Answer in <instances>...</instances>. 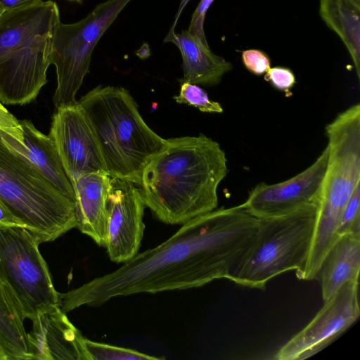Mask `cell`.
Listing matches in <instances>:
<instances>
[{
  "label": "cell",
  "mask_w": 360,
  "mask_h": 360,
  "mask_svg": "<svg viewBox=\"0 0 360 360\" xmlns=\"http://www.w3.org/2000/svg\"><path fill=\"white\" fill-rule=\"evenodd\" d=\"M259 226L260 219L242 204L198 215L116 270L58 292L59 307L67 314L120 296L198 288L228 279L251 248Z\"/></svg>",
  "instance_id": "1"
},
{
  "label": "cell",
  "mask_w": 360,
  "mask_h": 360,
  "mask_svg": "<svg viewBox=\"0 0 360 360\" xmlns=\"http://www.w3.org/2000/svg\"><path fill=\"white\" fill-rule=\"evenodd\" d=\"M227 173L217 141L202 134L171 138L145 167L139 191L157 219L182 225L217 208V188Z\"/></svg>",
  "instance_id": "2"
},
{
  "label": "cell",
  "mask_w": 360,
  "mask_h": 360,
  "mask_svg": "<svg viewBox=\"0 0 360 360\" xmlns=\"http://www.w3.org/2000/svg\"><path fill=\"white\" fill-rule=\"evenodd\" d=\"M59 9L52 1L0 15V102L24 105L46 84Z\"/></svg>",
  "instance_id": "3"
},
{
  "label": "cell",
  "mask_w": 360,
  "mask_h": 360,
  "mask_svg": "<svg viewBox=\"0 0 360 360\" xmlns=\"http://www.w3.org/2000/svg\"><path fill=\"white\" fill-rule=\"evenodd\" d=\"M77 103L92 128L107 174L140 185L145 167L166 139L147 125L137 103L123 87L99 85Z\"/></svg>",
  "instance_id": "4"
},
{
  "label": "cell",
  "mask_w": 360,
  "mask_h": 360,
  "mask_svg": "<svg viewBox=\"0 0 360 360\" xmlns=\"http://www.w3.org/2000/svg\"><path fill=\"white\" fill-rule=\"evenodd\" d=\"M328 162L323 181L312 241L300 280H317L321 263L338 239L345 205L360 184V104L351 105L326 124Z\"/></svg>",
  "instance_id": "5"
},
{
  "label": "cell",
  "mask_w": 360,
  "mask_h": 360,
  "mask_svg": "<svg viewBox=\"0 0 360 360\" xmlns=\"http://www.w3.org/2000/svg\"><path fill=\"white\" fill-rule=\"evenodd\" d=\"M0 199L40 243L77 227L75 203L0 135Z\"/></svg>",
  "instance_id": "6"
},
{
  "label": "cell",
  "mask_w": 360,
  "mask_h": 360,
  "mask_svg": "<svg viewBox=\"0 0 360 360\" xmlns=\"http://www.w3.org/2000/svg\"><path fill=\"white\" fill-rule=\"evenodd\" d=\"M318 207L319 203H311L283 215L260 219L253 244L228 279L265 290L273 278L300 271L309 252Z\"/></svg>",
  "instance_id": "7"
},
{
  "label": "cell",
  "mask_w": 360,
  "mask_h": 360,
  "mask_svg": "<svg viewBox=\"0 0 360 360\" xmlns=\"http://www.w3.org/2000/svg\"><path fill=\"white\" fill-rule=\"evenodd\" d=\"M37 236L24 226H0V276L11 290L24 319L58 305Z\"/></svg>",
  "instance_id": "8"
},
{
  "label": "cell",
  "mask_w": 360,
  "mask_h": 360,
  "mask_svg": "<svg viewBox=\"0 0 360 360\" xmlns=\"http://www.w3.org/2000/svg\"><path fill=\"white\" fill-rule=\"evenodd\" d=\"M131 1L108 0L96 5L77 22L58 24L51 55V64L55 65L57 76L53 97L56 108L77 102L76 94L89 72L95 46Z\"/></svg>",
  "instance_id": "9"
},
{
  "label": "cell",
  "mask_w": 360,
  "mask_h": 360,
  "mask_svg": "<svg viewBox=\"0 0 360 360\" xmlns=\"http://www.w3.org/2000/svg\"><path fill=\"white\" fill-rule=\"evenodd\" d=\"M359 281L344 284L300 331L281 346L276 360L309 358L328 346L359 318Z\"/></svg>",
  "instance_id": "10"
},
{
  "label": "cell",
  "mask_w": 360,
  "mask_h": 360,
  "mask_svg": "<svg viewBox=\"0 0 360 360\" xmlns=\"http://www.w3.org/2000/svg\"><path fill=\"white\" fill-rule=\"evenodd\" d=\"M328 157L327 145L309 167L293 177L274 184H257L242 205L255 217L266 219L319 203Z\"/></svg>",
  "instance_id": "11"
},
{
  "label": "cell",
  "mask_w": 360,
  "mask_h": 360,
  "mask_svg": "<svg viewBox=\"0 0 360 360\" xmlns=\"http://www.w3.org/2000/svg\"><path fill=\"white\" fill-rule=\"evenodd\" d=\"M49 135L70 181L86 173L107 174L96 136L77 102L57 108Z\"/></svg>",
  "instance_id": "12"
},
{
  "label": "cell",
  "mask_w": 360,
  "mask_h": 360,
  "mask_svg": "<svg viewBox=\"0 0 360 360\" xmlns=\"http://www.w3.org/2000/svg\"><path fill=\"white\" fill-rule=\"evenodd\" d=\"M146 205L135 184L111 178L107 199V240L110 259L124 263L138 252L143 236Z\"/></svg>",
  "instance_id": "13"
},
{
  "label": "cell",
  "mask_w": 360,
  "mask_h": 360,
  "mask_svg": "<svg viewBox=\"0 0 360 360\" xmlns=\"http://www.w3.org/2000/svg\"><path fill=\"white\" fill-rule=\"evenodd\" d=\"M27 333L32 359L89 360L84 339L58 305L39 314Z\"/></svg>",
  "instance_id": "14"
},
{
  "label": "cell",
  "mask_w": 360,
  "mask_h": 360,
  "mask_svg": "<svg viewBox=\"0 0 360 360\" xmlns=\"http://www.w3.org/2000/svg\"><path fill=\"white\" fill-rule=\"evenodd\" d=\"M75 194L77 227L97 245L107 240V199L111 177L105 172L82 174L71 181Z\"/></svg>",
  "instance_id": "15"
},
{
  "label": "cell",
  "mask_w": 360,
  "mask_h": 360,
  "mask_svg": "<svg viewBox=\"0 0 360 360\" xmlns=\"http://www.w3.org/2000/svg\"><path fill=\"white\" fill-rule=\"evenodd\" d=\"M19 123L22 143L0 131L2 139L15 150L24 155L58 191L75 202L73 186L50 136L39 131L30 120H19Z\"/></svg>",
  "instance_id": "16"
},
{
  "label": "cell",
  "mask_w": 360,
  "mask_h": 360,
  "mask_svg": "<svg viewBox=\"0 0 360 360\" xmlns=\"http://www.w3.org/2000/svg\"><path fill=\"white\" fill-rule=\"evenodd\" d=\"M164 42H172L179 49L183 61V77L179 82L207 86L220 83L232 64L214 54L209 46L184 30L179 33L169 31Z\"/></svg>",
  "instance_id": "17"
},
{
  "label": "cell",
  "mask_w": 360,
  "mask_h": 360,
  "mask_svg": "<svg viewBox=\"0 0 360 360\" xmlns=\"http://www.w3.org/2000/svg\"><path fill=\"white\" fill-rule=\"evenodd\" d=\"M360 234L347 233L338 238L325 256L317 280L323 302L330 299L344 284L359 281Z\"/></svg>",
  "instance_id": "18"
},
{
  "label": "cell",
  "mask_w": 360,
  "mask_h": 360,
  "mask_svg": "<svg viewBox=\"0 0 360 360\" xmlns=\"http://www.w3.org/2000/svg\"><path fill=\"white\" fill-rule=\"evenodd\" d=\"M319 14L344 43L360 80V0H319Z\"/></svg>",
  "instance_id": "19"
},
{
  "label": "cell",
  "mask_w": 360,
  "mask_h": 360,
  "mask_svg": "<svg viewBox=\"0 0 360 360\" xmlns=\"http://www.w3.org/2000/svg\"><path fill=\"white\" fill-rule=\"evenodd\" d=\"M20 309L0 276V345L7 360L32 359Z\"/></svg>",
  "instance_id": "20"
},
{
  "label": "cell",
  "mask_w": 360,
  "mask_h": 360,
  "mask_svg": "<svg viewBox=\"0 0 360 360\" xmlns=\"http://www.w3.org/2000/svg\"><path fill=\"white\" fill-rule=\"evenodd\" d=\"M84 344L89 360L162 359L131 349L92 341L86 338Z\"/></svg>",
  "instance_id": "21"
},
{
  "label": "cell",
  "mask_w": 360,
  "mask_h": 360,
  "mask_svg": "<svg viewBox=\"0 0 360 360\" xmlns=\"http://www.w3.org/2000/svg\"><path fill=\"white\" fill-rule=\"evenodd\" d=\"M178 103L187 104L204 112H222L219 103L212 101L207 92L197 84L184 82L181 84L179 94L174 96Z\"/></svg>",
  "instance_id": "22"
},
{
  "label": "cell",
  "mask_w": 360,
  "mask_h": 360,
  "mask_svg": "<svg viewBox=\"0 0 360 360\" xmlns=\"http://www.w3.org/2000/svg\"><path fill=\"white\" fill-rule=\"evenodd\" d=\"M360 234V184L357 185L342 212L337 234Z\"/></svg>",
  "instance_id": "23"
},
{
  "label": "cell",
  "mask_w": 360,
  "mask_h": 360,
  "mask_svg": "<svg viewBox=\"0 0 360 360\" xmlns=\"http://www.w3.org/2000/svg\"><path fill=\"white\" fill-rule=\"evenodd\" d=\"M264 78L275 89L285 93L286 96L292 95L290 89L294 86L296 80L290 69L280 66L270 68Z\"/></svg>",
  "instance_id": "24"
},
{
  "label": "cell",
  "mask_w": 360,
  "mask_h": 360,
  "mask_svg": "<svg viewBox=\"0 0 360 360\" xmlns=\"http://www.w3.org/2000/svg\"><path fill=\"white\" fill-rule=\"evenodd\" d=\"M242 60L246 69L255 75H262L271 68L269 56L258 49L244 51L242 53Z\"/></svg>",
  "instance_id": "25"
},
{
  "label": "cell",
  "mask_w": 360,
  "mask_h": 360,
  "mask_svg": "<svg viewBox=\"0 0 360 360\" xmlns=\"http://www.w3.org/2000/svg\"><path fill=\"white\" fill-rule=\"evenodd\" d=\"M214 0H201L192 15L187 31L198 38L205 46H209L204 30L207 11Z\"/></svg>",
  "instance_id": "26"
},
{
  "label": "cell",
  "mask_w": 360,
  "mask_h": 360,
  "mask_svg": "<svg viewBox=\"0 0 360 360\" xmlns=\"http://www.w3.org/2000/svg\"><path fill=\"white\" fill-rule=\"evenodd\" d=\"M24 226L21 220L16 217L6 204L0 199V226Z\"/></svg>",
  "instance_id": "27"
},
{
  "label": "cell",
  "mask_w": 360,
  "mask_h": 360,
  "mask_svg": "<svg viewBox=\"0 0 360 360\" xmlns=\"http://www.w3.org/2000/svg\"><path fill=\"white\" fill-rule=\"evenodd\" d=\"M41 1V0H0V15L6 11L30 6Z\"/></svg>",
  "instance_id": "28"
},
{
  "label": "cell",
  "mask_w": 360,
  "mask_h": 360,
  "mask_svg": "<svg viewBox=\"0 0 360 360\" xmlns=\"http://www.w3.org/2000/svg\"><path fill=\"white\" fill-rule=\"evenodd\" d=\"M191 0H181L180 1V4H179V6L178 7V9H177V11H176V13L174 16V22L169 29V31H174L175 30V27L177 25V22H178V20L181 15V13H183L185 7L186 6V5L188 4V2L190 1Z\"/></svg>",
  "instance_id": "29"
},
{
  "label": "cell",
  "mask_w": 360,
  "mask_h": 360,
  "mask_svg": "<svg viewBox=\"0 0 360 360\" xmlns=\"http://www.w3.org/2000/svg\"><path fill=\"white\" fill-rule=\"evenodd\" d=\"M0 360H7L6 354H5L4 349L1 345H0Z\"/></svg>",
  "instance_id": "30"
},
{
  "label": "cell",
  "mask_w": 360,
  "mask_h": 360,
  "mask_svg": "<svg viewBox=\"0 0 360 360\" xmlns=\"http://www.w3.org/2000/svg\"><path fill=\"white\" fill-rule=\"evenodd\" d=\"M70 1H80L81 0H70Z\"/></svg>",
  "instance_id": "31"
}]
</instances>
